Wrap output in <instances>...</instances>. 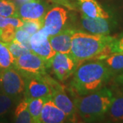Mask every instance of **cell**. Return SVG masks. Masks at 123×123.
<instances>
[{"mask_svg":"<svg viewBox=\"0 0 123 123\" xmlns=\"http://www.w3.org/2000/svg\"><path fill=\"white\" fill-rule=\"evenodd\" d=\"M113 76L104 62L94 60L77 67L70 86L78 95L84 96L100 90Z\"/></svg>","mask_w":123,"mask_h":123,"instance_id":"obj_1","label":"cell"},{"mask_svg":"<svg viewBox=\"0 0 123 123\" xmlns=\"http://www.w3.org/2000/svg\"><path fill=\"white\" fill-rule=\"evenodd\" d=\"M114 98L111 90L101 88L96 92L75 98L76 111L86 123L95 122L104 118Z\"/></svg>","mask_w":123,"mask_h":123,"instance_id":"obj_2","label":"cell"},{"mask_svg":"<svg viewBox=\"0 0 123 123\" xmlns=\"http://www.w3.org/2000/svg\"><path fill=\"white\" fill-rule=\"evenodd\" d=\"M114 36L93 34L81 30H76L72 36L70 54L80 64L94 59L114 39Z\"/></svg>","mask_w":123,"mask_h":123,"instance_id":"obj_3","label":"cell"},{"mask_svg":"<svg viewBox=\"0 0 123 123\" xmlns=\"http://www.w3.org/2000/svg\"><path fill=\"white\" fill-rule=\"evenodd\" d=\"M26 78L14 67L1 70V92L14 97L24 94Z\"/></svg>","mask_w":123,"mask_h":123,"instance_id":"obj_4","label":"cell"},{"mask_svg":"<svg viewBox=\"0 0 123 123\" xmlns=\"http://www.w3.org/2000/svg\"><path fill=\"white\" fill-rule=\"evenodd\" d=\"M25 78L47 73V66L44 61L33 51L23 54L15 60L14 66Z\"/></svg>","mask_w":123,"mask_h":123,"instance_id":"obj_5","label":"cell"},{"mask_svg":"<svg viewBox=\"0 0 123 123\" xmlns=\"http://www.w3.org/2000/svg\"><path fill=\"white\" fill-rule=\"evenodd\" d=\"M68 12L62 6H55L49 8L43 18V27L47 30L49 36L58 34L66 28L68 21Z\"/></svg>","mask_w":123,"mask_h":123,"instance_id":"obj_6","label":"cell"},{"mask_svg":"<svg viewBox=\"0 0 123 123\" xmlns=\"http://www.w3.org/2000/svg\"><path fill=\"white\" fill-rule=\"evenodd\" d=\"M77 66V62L70 53H56L51 64L53 73L60 81H66L73 75Z\"/></svg>","mask_w":123,"mask_h":123,"instance_id":"obj_7","label":"cell"},{"mask_svg":"<svg viewBox=\"0 0 123 123\" xmlns=\"http://www.w3.org/2000/svg\"><path fill=\"white\" fill-rule=\"evenodd\" d=\"M51 88L43 75L31 76L26 78L24 97L27 98H47L51 97Z\"/></svg>","mask_w":123,"mask_h":123,"instance_id":"obj_8","label":"cell"},{"mask_svg":"<svg viewBox=\"0 0 123 123\" xmlns=\"http://www.w3.org/2000/svg\"><path fill=\"white\" fill-rule=\"evenodd\" d=\"M49 9V5L43 1L34 0L18 6V17L23 21L43 20Z\"/></svg>","mask_w":123,"mask_h":123,"instance_id":"obj_9","label":"cell"},{"mask_svg":"<svg viewBox=\"0 0 123 123\" xmlns=\"http://www.w3.org/2000/svg\"><path fill=\"white\" fill-rule=\"evenodd\" d=\"M79 23L81 27L79 30L90 34L109 35L111 31L110 23L107 18H90L82 14Z\"/></svg>","mask_w":123,"mask_h":123,"instance_id":"obj_10","label":"cell"},{"mask_svg":"<svg viewBox=\"0 0 123 123\" xmlns=\"http://www.w3.org/2000/svg\"><path fill=\"white\" fill-rule=\"evenodd\" d=\"M51 91L52 94L51 98L54 103L65 113L69 121L73 120L77 112L74 101H72L70 97L67 95L61 85L57 88L52 89Z\"/></svg>","mask_w":123,"mask_h":123,"instance_id":"obj_11","label":"cell"},{"mask_svg":"<svg viewBox=\"0 0 123 123\" xmlns=\"http://www.w3.org/2000/svg\"><path fill=\"white\" fill-rule=\"evenodd\" d=\"M69 120L65 113L57 107L51 97L44 102L41 111L39 123H62Z\"/></svg>","mask_w":123,"mask_h":123,"instance_id":"obj_12","label":"cell"},{"mask_svg":"<svg viewBox=\"0 0 123 123\" xmlns=\"http://www.w3.org/2000/svg\"><path fill=\"white\" fill-rule=\"evenodd\" d=\"M75 31V29L66 27L57 34L49 36V43L56 53H70L72 36Z\"/></svg>","mask_w":123,"mask_h":123,"instance_id":"obj_13","label":"cell"},{"mask_svg":"<svg viewBox=\"0 0 123 123\" xmlns=\"http://www.w3.org/2000/svg\"><path fill=\"white\" fill-rule=\"evenodd\" d=\"M77 1L80 10L84 16L90 18H110V14L97 0H77Z\"/></svg>","mask_w":123,"mask_h":123,"instance_id":"obj_14","label":"cell"},{"mask_svg":"<svg viewBox=\"0 0 123 123\" xmlns=\"http://www.w3.org/2000/svg\"><path fill=\"white\" fill-rule=\"evenodd\" d=\"M31 51L38 55L44 60L47 66V68L51 67V62L54 56L55 55L56 52L52 48L49 39L38 45L31 46Z\"/></svg>","mask_w":123,"mask_h":123,"instance_id":"obj_15","label":"cell"},{"mask_svg":"<svg viewBox=\"0 0 123 123\" xmlns=\"http://www.w3.org/2000/svg\"><path fill=\"white\" fill-rule=\"evenodd\" d=\"M29 98H24L18 102L14 111V122L18 123H34L28 110Z\"/></svg>","mask_w":123,"mask_h":123,"instance_id":"obj_16","label":"cell"},{"mask_svg":"<svg viewBox=\"0 0 123 123\" xmlns=\"http://www.w3.org/2000/svg\"><path fill=\"white\" fill-rule=\"evenodd\" d=\"M107 114L113 121H123V92L114 96Z\"/></svg>","mask_w":123,"mask_h":123,"instance_id":"obj_17","label":"cell"},{"mask_svg":"<svg viewBox=\"0 0 123 123\" xmlns=\"http://www.w3.org/2000/svg\"><path fill=\"white\" fill-rule=\"evenodd\" d=\"M106 66L114 74L120 73L123 70V53H111L104 60Z\"/></svg>","mask_w":123,"mask_h":123,"instance_id":"obj_18","label":"cell"},{"mask_svg":"<svg viewBox=\"0 0 123 123\" xmlns=\"http://www.w3.org/2000/svg\"><path fill=\"white\" fill-rule=\"evenodd\" d=\"M49 97L29 98L28 110L30 113L34 123H39L41 111L44 105V102Z\"/></svg>","mask_w":123,"mask_h":123,"instance_id":"obj_19","label":"cell"},{"mask_svg":"<svg viewBox=\"0 0 123 123\" xmlns=\"http://www.w3.org/2000/svg\"><path fill=\"white\" fill-rule=\"evenodd\" d=\"M15 59L10 51L7 44L0 40V69L14 66Z\"/></svg>","mask_w":123,"mask_h":123,"instance_id":"obj_20","label":"cell"},{"mask_svg":"<svg viewBox=\"0 0 123 123\" xmlns=\"http://www.w3.org/2000/svg\"><path fill=\"white\" fill-rule=\"evenodd\" d=\"M19 100V97L9 96L0 91V117L8 113L15 107Z\"/></svg>","mask_w":123,"mask_h":123,"instance_id":"obj_21","label":"cell"},{"mask_svg":"<svg viewBox=\"0 0 123 123\" xmlns=\"http://www.w3.org/2000/svg\"><path fill=\"white\" fill-rule=\"evenodd\" d=\"M0 16L18 17V6L13 0H0Z\"/></svg>","mask_w":123,"mask_h":123,"instance_id":"obj_22","label":"cell"},{"mask_svg":"<svg viewBox=\"0 0 123 123\" xmlns=\"http://www.w3.org/2000/svg\"><path fill=\"white\" fill-rule=\"evenodd\" d=\"M6 44L10 51L11 52L15 60L17 59L18 57H20L21 55H22L23 54L27 53L31 51L27 48L25 46H24L23 44L15 39H14L12 42Z\"/></svg>","mask_w":123,"mask_h":123,"instance_id":"obj_23","label":"cell"},{"mask_svg":"<svg viewBox=\"0 0 123 123\" xmlns=\"http://www.w3.org/2000/svg\"><path fill=\"white\" fill-rule=\"evenodd\" d=\"M43 27V19L23 21V25L21 27L31 36L40 30Z\"/></svg>","mask_w":123,"mask_h":123,"instance_id":"obj_24","label":"cell"},{"mask_svg":"<svg viewBox=\"0 0 123 123\" xmlns=\"http://www.w3.org/2000/svg\"><path fill=\"white\" fill-rule=\"evenodd\" d=\"M23 25V21L19 17H6L0 16V29L6 27L13 26L15 28H19Z\"/></svg>","mask_w":123,"mask_h":123,"instance_id":"obj_25","label":"cell"},{"mask_svg":"<svg viewBox=\"0 0 123 123\" xmlns=\"http://www.w3.org/2000/svg\"><path fill=\"white\" fill-rule=\"evenodd\" d=\"M49 38V32L44 27H43L36 33L31 36V46H32V45H38V44H41V43H44L45 40H48Z\"/></svg>","mask_w":123,"mask_h":123,"instance_id":"obj_26","label":"cell"},{"mask_svg":"<svg viewBox=\"0 0 123 123\" xmlns=\"http://www.w3.org/2000/svg\"><path fill=\"white\" fill-rule=\"evenodd\" d=\"M31 35L27 33L26 31L23 30L21 27L17 28L15 31V36L14 39L21 43L24 46H25L28 49L31 50V44H30Z\"/></svg>","mask_w":123,"mask_h":123,"instance_id":"obj_27","label":"cell"},{"mask_svg":"<svg viewBox=\"0 0 123 123\" xmlns=\"http://www.w3.org/2000/svg\"><path fill=\"white\" fill-rule=\"evenodd\" d=\"M17 28L13 26L6 27L5 28L1 29L0 32V40L5 43H9L14 39L15 31Z\"/></svg>","mask_w":123,"mask_h":123,"instance_id":"obj_28","label":"cell"},{"mask_svg":"<svg viewBox=\"0 0 123 123\" xmlns=\"http://www.w3.org/2000/svg\"><path fill=\"white\" fill-rule=\"evenodd\" d=\"M109 47L111 53H123V33L118 37H115L114 39L109 44Z\"/></svg>","mask_w":123,"mask_h":123,"instance_id":"obj_29","label":"cell"},{"mask_svg":"<svg viewBox=\"0 0 123 123\" xmlns=\"http://www.w3.org/2000/svg\"><path fill=\"white\" fill-rule=\"evenodd\" d=\"M51 1L56 4L66 7V8L71 10H73L75 8V6L72 4L70 0H51Z\"/></svg>","mask_w":123,"mask_h":123,"instance_id":"obj_30","label":"cell"},{"mask_svg":"<svg viewBox=\"0 0 123 123\" xmlns=\"http://www.w3.org/2000/svg\"><path fill=\"white\" fill-rule=\"evenodd\" d=\"M115 82L116 84H119V85H123V70L116 77Z\"/></svg>","mask_w":123,"mask_h":123,"instance_id":"obj_31","label":"cell"},{"mask_svg":"<svg viewBox=\"0 0 123 123\" xmlns=\"http://www.w3.org/2000/svg\"><path fill=\"white\" fill-rule=\"evenodd\" d=\"M13 1L15 2V4H17V6H19L23 4H25V3L29 2V1H34V0H13Z\"/></svg>","mask_w":123,"mask_h":123,"instance_id":"obj_32","label":"cell"},{"mask_svg":"<svg viewBox=\"0 0 123 123\" xmlns=\"http://www.w3.org/2000/svg\"><path fill=\"white\" fill-rule=\"evenodd\" d=\"M1 70L0 69V91H1Z\"/></svg>","mask_w":123,"mask_h":123,"instance_id":"obj_33","label":"cell"},{"mask_svg":"<svg viewBox=\"0 0 123 123\" xmlns=\"http://www.w3.org/2000/svg\"><path fill=\"white\" fill-rule=\"evenodd\" d=\"M0 32H1V29H0Z\"/></svg>","mask_w":123,"mask_h":123,"instance_id":"obj_34","label":"cell"}]
</instances>
